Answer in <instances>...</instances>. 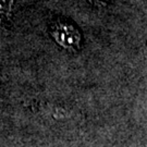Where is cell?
Wrapping results in <instances>:
<instances>
[{
	"instance_id": "obj_1",
	"label": "cell",
	"mask_w": 147,
	"mask_h": 147,
	"mask_svg": "<svg viewBox=\"0 0 147 147\" xmlns=\"http://www.w3.org/2000/svg\"><path fill=\"white\" fill-rule=\"evenodd\" d=\"M53 35L55 39L64 47H79L81 35L71 24L65 22L56 23L53 27Z\"/></svg>"
},
{
	"instance_id": "obj_2",
	"label": "cell",
	"mask_w": 147,
	"mask_h": 147,
	"mask_svg": "<svg viewBox=\"0 0 147 147\" xmlns=\"http://www.w3.org/2000/svg\"><path fill=\"white\" fill-rule=\"evenodd\" d=\"M13 0H0V19L3 18L11 11Z\"/></svg>"
},
{
	"instance_id": "obj_3",
	"label": "cell",
	"mask_w": 147,
	"mask_h": 147,
	"mask_svg": "<svg viewBox=\"0 0 147 147\" xmlns=\"http://www.w3.org/2000/svg\"><path fill=\"white\" fill-rule=\"evenodd\" d=\"M89 1H92L93 3H95V5H106L109 0H89Z\"/></svg>"
}]
</instances>
